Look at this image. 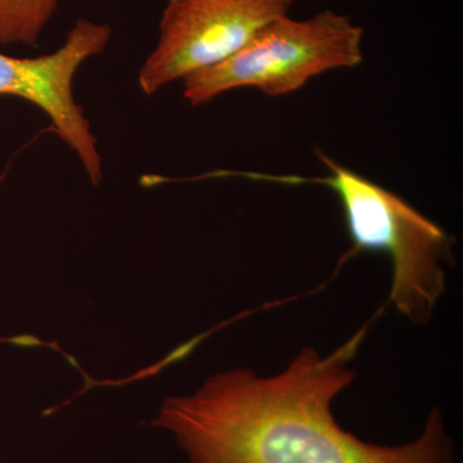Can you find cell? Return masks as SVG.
<instances>
[{
    "label": "cell",
    "instance_id": "cell-1",
    "mask_svg": "<svg viewBox=\"0 0 463 463\" xmlns=\"http://www.w3.org/2000/svg\"><path fill=\"white\" fill-rule=\"evenodd\" d=\"M364 332L327 355L306 347L274 376L215 374L194 394L167 398L151 425L169 431L190 463H453L438 410L397 447L361 440L335 420L332 402L354 380Z\"/></svg>",
    "mask_w": 463,
    "mask_h": 463
},
{
    "label": "cell",
    "instance_id": "cell-2",
    "mask_svg": "<svg viewBox=\"0 0 463 463\" xmlns=\"http://www.w3.org/2000/svg\"><path fill=\"white\" fill-rule=\"evenodd\" d=\"M318 156L330 172L322 183L339 197L355 248L383 252L392 261L390 303L410 321L428 322L446 291L453 240L398 194L322 152Z\"/></svg>",
    "mask_w": 463,
    "mask_h": 463
},
{
    "label": "cell",
    "instance_id": "cell-3",
    "mask_svg": "<svg viewBox=\"0 0 463 463\" xmlns=\"http://www.w3.org/2000/svg\"><path fill=\"white\" fill-rule=\"evenodd\" d=\"M362 42L364 29L334 11L306 20L285 14L223 62L183 79V97L192 106H201L237 88L286 96L316 76L358 66L364 61Z\"/></svg>",
    "mask_w": 463,
    "mask_h": 463
},
{
    "label": "cell",
    "instance_id": "cell-4",
    "mask_svg": "<svg viewBox=\"0 0 463 463\" xmlns=\"http://www.w3.org/2000/svg\"><path fill=\"white\" fill-rule=\"evenodd\" d=\"M294 0H167L155 50L139 70L146 96L223 62L265 25L288 14Z\"/></svg>",
    "mask_w": 463,
    "mask_h": 463
},
{
    "label": "cell",
    "instance_id": "cell-5",
    "mask_svg": "<svg viewBox=\"0 0 463 463\" xmlns=\"http://www.w3.org/2000/svg\"><path fill=\"white\" fill-rule=\"evenodd\" d=\"M109 39L111 27L80 18L50 54L18 58L0 53V97L26 100L47 115L93 185L102 182V157L84 109L75 99L74 79L85 61L106 50Z\"/></svg>",
    "mask_w": 463,
    "mask_h": 463
},
{
    "label": "cell",
    "instance_id": "cell-6",
    "mask_svg": "<svg viewBox=\"0 0 463 463\" xmlns=\"http://www.w3.org/2000/svg\"><path fill=\"white\" fill-rule=\"evenodd\" d=\"M58 0H0V44L36 47Z\"/></svg>",
    "mask_w": 463,
    "mask_h": 463
},
{
    "label": "cell",
    "instance_id": "cell-7",
    "mask_svg": "<svg viewBox=\"0 0 463 463\" xmlns=\"http://www.w3.org/2000/svg\"><path fill=\"white\" fill-rule=\"evenodd\" d=\"M3 176H0V182H2Z\"/></svg>",
    "mask_w": 463,
    "mask_h": 463
}]
</instances>
